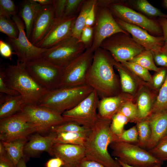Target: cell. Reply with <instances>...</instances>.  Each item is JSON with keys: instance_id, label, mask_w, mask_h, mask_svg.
<instances>
[{"instance_id": "cell-13", "label": "cell", "mask_w": 167, "mask_h": 167, "mask_svg": "<svg viewBox=\"0 0 167 167\" xmlns=\"http://www.w3.org/2000/svg\"><path fill=\"white\" fill-rule=\"evenodd\" d=\"M36 132H38L36 126L28 122L20 111L0 120V141L8 142L28 138Z\"/></svg>"}, {"instance_id": "cell-43", "label": "cell", "mask_w": 167, "mask_h": 167, "mask_svg": "<svg viewBox=\"0 0 167 167\" xmlns=\"http://www.w3.org/2000/svg\"><path fill=\"white\" fill-rule=\"evenodd\" d=\"M84 0H67L63 17H69L75 15L74 13L81 6Z\"/></svg>"}, {"instance_id": "cell-20", "label": "cell", "mask_w": 167, "mask_h": 167, "mask_svg": "<svg viewBox=\"0 0 167 167\" xmlns=\"http://www.w3.org/2000/svg\"><path fill=\"white\" fill-rule=\"evenodd\" d=\"M56 135V133L51 131L45 136L41 135L38 132L32 134L24 146V155L35 157H38L44 152H46L49 154Z\"/></svg>"}, {"instance_id": "cell-41", "label": "cell", "mask_w": 167, "mask_h": 167, "mask_svg": "<svg viewBox=\"0 0 167 167\" xmlns=\"http://www.w3.org/2000/svg\"><path fill=\"white\" fill-rule=\"evenodd\" d=\"M117 141L138 145L139 135L136 126L127 130H124L118 137V140Z\"/></svg>"}, {"instance_id": "cell-25", "label": "cell", "mask_w": 167, "mask_h": 167, "mask_svg": "<svg viewBox=\"0 0 167 167\" xmlns=\"http://www.w3.org/2000/svg\"><path fill=\"white\" fill-rule=\"evenodd\" d=\"M124 2L130 8L149 18L155 19L158 17L167 18V14L152 5L147 0H127Z\"/></svg>"}, {"instance_id": "cell-12", "label": "cell", "mask_w": 167, "mask_h": 167, "mask_svg": "<svg viewBox=\"0 0 167 167\" xmlns=\"http://www.w3.org/2000/svg\"><path fill=\"white\" fill-rule=\"evenodd\" d=\"M93 52L89 47L64 69L58 88L86 85L87 73L92 64Z\"/></svg>"}, {"instance_id": "cell-42", "label": "cell", "mask_w": 167, "mask_h": 167, "mask_svg": "<svg viewBox=\"0 0 167 167\" xmlns=\"http://www.w3.org/2000/svg\"><path fill=\"white\" fill-rule=\"evenodd\" d=\"M156 72L153 77L152 78V83L154 88L159 91L166 79L167 69L161 67L159 71Z\"/></svg>"}, {"instance_id": "cell-16", "label": "cell", "mask_w": 167, "mask_h": 167, "mask_svg": "<svg viewBox=\"0 0 167 167\" xmlns=\"http://www.w3.org/2000/svg\"><path fill=\"white\" fill-rule=\"evenodd\" d=\"M76 17L75 15H73L55 19L48 32L35 46L40 48L49 49L71 36Z\"/></svg>"}, {"instance_id": "cell-23", "label": "cell", "mask_w": 167, "mask_h": 167, "mask_svg": "<svg viewBox=\"0 0 167 167\" xmlns=\"http://www.w3.org/2000/svg\"><path fill=\"white\" fill-rule=\"evenodd\" d=\"M41 6L33 0H25L21 2L18 7V15L24 22L26 35L29 40L37 13Z\"/></svg>"}, {"instance_id": "cell-14", "label": "cell", "mask_w": 167, "mask_h": 167, "mask_svg": "<svg viewBox=\"0 0 167 167\" xmlns=\"http://www.w3.org/2000/svg\"><path fill=\"white\" fill-rule=\"evenodd\" d=\"M99 97L94 90L74 108L65 111L62 115L71 121L91 129L98 118L96 112Z\"/></svg>"}, {"instance_id": "cell-3", "label": "cell", "mask_w": 167, "mask_h": 167, "mask_svg": "<svg viewBox=\"0 0 167 167\" xmlns=\"http://www.w3.org/2000/svg\"><path fill=\"white\" fill-rule=\"evenodd\" d=\"M0 70L7 86L19 92L26 103L37 104L48 92L29 74L25 63L17 60L16 64L2 65Z\"/></svg>"}, {"instance_id": "cell-39", "label": "cell", "mask_w": 167, "mask_h": 167, "mask_svg": "<svg viewBox=\"0 0 167 167\" xmlns=\"http://www.w3.org/2000/svg\"><path fill=\"white\" fill-rule=\"evenodd\" d=\"M128 119L121 113L118 112L112 118L110 129L112 132L118 137L122 133L124 127L128 122Z\"/></svg>"}, {"instance_id": "cell-18", "label": "cell", "mask_w": 167, "mask_h": 167, "mask_svg": "<svg viewBox=\"0 0 167 167\" xmlns=\"http://www.w3.org/2000/svg\"><path fill=\"white\" fill-rule=\"evenodd\" d=\"M49 154L61 159L62 167H77L85 157L84 146L68 144L55 143L51 147Z\"/></svg>"}, {"instance_id": "cell-24", "label": "cell", "mask_w": 167, "mask_h": 167, "mask_svg": "<svg viewBox=\"0 0 167 167\" xmlns=\"http://www.w3.org/2000/svg\"><path fill=\"white\" fill-rule=\"evenodd\" d=\"M25 103L21 95L15 96L6 95L0 97V119L12 115L20 111Z\"/></svg>"}, {"instance_id": "cell-48", "label": "cell", "mask_w": 167, "mask_h": 167, "mask_svg": "<svg viewBox=\"0 0 167 167\" xmlns=\"http://www.w3.org/2000/svg\"><path fill=\"white\" fill-rule=\"evenodd\" d=\"M0 92L6 95L15 96L20 95L17 91L8 87L5 83L2 71L0 70Z\"/></svg>"}, {"instance_id": "cell-6", "label": "cell", "mask_w": 167, "mask_h": 167, "mask_svg": "<svg viewBox=\"0 0 167 167\" xmlns=\"http://www.w3.org/2000/svg\"><path fill=\"white\" fill-rule=\"evenodd\" d=\"M100 47L108 52L116 62L130 61L145 50L128 33L119 32L105 39Z\"/></svg>"}, {"instance_id": "cell-55", "label": "cell", "mask_w": 167, "mask_h": 167, "mask_svg": "<svg viewBox=\"0 0 167 167\" xmlns=\"http://www.w3.org/2000/svg\"><path fill=\"white\" fill-rule=\"evenodd\" d=\"M16 167H27L25 158H21L18 163Z\"/></svg>"}, {"instance_id": "cell-1", "label": "cell", "mask_w": 167, "mask_h": 167, "mask_svg": "<svg viewBox=\"0 0 167 167\" xmlns=\"http://www.w3.org/2000/svg\"><path fill=\"white\" fill-rule=\"evenodd\" d=\"M114 61L110 54L101 47L94 51L86 76V84L96 92L101 99L121 92L120 79L113 70Z\"/></svg>"}, {"instance_id": "cell-27", "label": "cell", "mask_w": 167, "mask_h": 167, "mask_svg": "<svg viewBox=\"0 0 167 167\" xmlns=\"http://www.w3.org/2000/svg\"><path fill=\"white\" fill-rule=\"evenodd\" d=\"M96 0H84L78 16L76 17L72 28L71 36L80 40L82 30L85 26L88 14Z\"/></svg>"}, {"instance_id": "cell-57", "label": "cell", "mask_w": 167, "mask_h": 167, "mask_svg": "<svg viewBox=\"0 0 167 167\" xmlns=\"http://www.w3.org/2000/svg\"><path fill=\"white\" fill-rule=\"evenodd\" d=\"M162 6L165 8L167 9V0H164L162 1Z\"/></svg>"}, {"instance_id": "cell-2", "label": "cell", "mask_w": 167, "mask_h": 167, "mask_svg": "<svg viewBox=\"0 0 167 167\" xmlns=\"http://www.w3.org/2000/svg\"><path fill=\"white\" fill-rule=\"evenodd\" d=\"M111 120L98 117L87 138L84 147L85 157L105 167H122L109 154L108 147L118 140L110 129Z\"/></svg>"}, {"instance_id": "cell-30", "label": "cell", "mask_w": 167, "mask_h": 167, "mask_svg": "<svg viewBox=\"0 0 167 167\" xmlns=\"http://www.w3.org/2000/svg\"><path fill=\"white\" fill-rule=\"evenodd\" d=\"M136 105L139 120L145 118L150 114L153 103L148 92L142 91L140 92L137 98Z\"/></svg>"}, {"instance_id": "cell-37", "label": "cell", "mask_w": 167, "mask_h": 167, "mask_svg": "<svg viewBox=\"0 0 167 167\" xmlns=\"http://www.w3.org/2000/svg\"><path fill=\"white\" fill-rule=\"evenodd\" d=\"M147 150L160 161H167V132L153 148Z\"/></svg>"}, {"instance_id": "cell-58", "label": "cell", "mask_w": 167, "mask_h": 167, "mask_svg": "<svg viewBox=\"0 0 167 167\" xmlns=\"http://www.w3.org/2000/svg\"><path fill=\"white\" fill-rule=\"evenodd\" d=\"M165 167H167V165Z\"/></svg>"}, {"instance_id": "cell-49", "label": "cell", "mask_w": 167, "mask_h": 167, "mask_svg": "<svg viewBox=\"0 0 167 167\" xmlns=\"http://www.w3.org/2000/svg\"><path fill=\"white\" fill-rule=\"evenodd\" d=\"M156 20L162 30L164 39V44L162 50H167V18L159 17Z\"/></svg>"}, {"instance_id": "cell-36", "label": "cell", "mask_w": 167, "mask_h": 167, "mask_svg": "<svg viewBox=\"0 0 167 167\" xmlns=\"http://www.w3.org/2000/svg\"><path fill=\"white\" fill-rule=\"evenodd\" d=\"M167 110V74L165 81L153 103L151 113Z\"/></svg>"}, {"instance_id": "cell-56", "label": "cell", "mask_w": 167, "mask_h": 167, "mask_svg": "<svg viewBox=\"0 0 167 167\" xmlns=\"http://www.w3.org/2000/svg\"><path fill=\"white\" fill-rule=\"evenodd\" d=\"M117 160L118 161V162H119L120 165L122 166V167H135L129 166L125 164V163L122 162L118 159H117ZM161 165H162L161 164L158 165L154 166L152 167H161Z\"/></svg>"}, {"instance_id": "cell-53", "label": "cell", "mask_w": 167, "mask_h": 167, "mask_svg": "<svg viewBox=\"0 0 167 167\" xmlns=\"http://www.w3.org/2000/svg\"><path fill=\"white\" fill-rule=\"evenodd\" d=\"M64 163L60 158L55 157L50 159L45 163V167H61L64 165Z\"/></svg>"}, {"instance_id": "cell-8", "label": "cell", "mask_w": 167, "mask_h": 167, "mask_svg": "<svg viewBox=\"0 0 167 167\" xmlns=\"http://www.w3.org/2000/svg\"><path fill=\"white\" fill-rule=\"evenodd\" d=\"M20 112L28 122L36 126L38 133L49 132L52 127L71 121L51 109L35 104L24 103Z\"/></svg>"}, {"instance_id": "cell-46", "label": "cell", "mask_w": 167, "mask_h": 167, "mask_svg": "<svg viewBox=\"0 0 167 167\" xmlns=\"http://www.w3.org/2000/svg\"><path fill=\"white\" fill-rule=\"evenodd\" d=\"M67 0H54L53 4L55 19L63 16Z\"/></svg>"}, {"instance_id": "cell-9", "label": "cell", "mask_w": 167, "mask_h": 167, "mask_svg": "<svg viewBox=\"0 0 167 167\" xmlns=\"http://www.w3.org/2000/svg\"><path fill=\"white\" fill-rule=\"evenodd\" d=\"M87 48L78 39L71 36L48 49L43 58L64 68L84 53Z\"/></svg>"}, {"instance_id": "cell-33", "label": "cell", "mask_w": 167, "mask_h": 167, "mask_svg": "<svg viewBox=\"0 0 167 167\" xmlns=\"http://www.w3.org/2000/svg\"><path fill=\"white\" fill-rule=\"evenodd\" d=\"M91 129L72 121H69L52 127L50 132L56 133L60 132H73L89 134Z\"/></svg>"}, {"instance_id": "cell-19", "label": "cell", "mask_w": 167, "mask_h": 167, "mask_svg": "<svg viewBox=\"0 0 167 167\" xmlns=\"http://www.w3.org/2000/svg\"><path fill=\"white\" fill-rule=\"evenodd\" d=\"M53 4L41 6L37 13L30 41L35 45L45 36L55 20Z\"/></svg>"}, {"instance_id": "cell-40", "label": "cell", "mask_w": 167, "mask_h": 167, "mask_svg": "<svg viewBox=\"0 0 167 167\" xmlns=\"http://www.w3.org/2000/svg\"><path fill=\"white\" fill-rule=\"evenodd\" d=\"M18 7L13 0H0V16L11 18L18 14Z\"/></svg>"}, {"instance_id": "cell-15", "label": "cell", "mask_w": 167, "mask_h": 167, "mask_svg": "<svg viewBox=\"0 0 167 167\" xmlns=\"http://www.w3.org/2000/svg\"><path fill=\"white\" fill-rule=\"evenodd\" d=\"M96 7L98 9L96 14L93 39L89 46L93 52L100 47L105 39L112 35L119 32L128 33L118 24L108 7Z\"/></svg>"}, {"instance_id": "cell-26", "label": "cell", "mask_w": 167, "mask_h": 167, "mask_svg": "<svg viewBox=\"0 0 167 167\" xmlns=\"http://www.w3.org/2000/svg\"><path fill=\"white\" fill-rule=\"evenodd\" d=\"M28 138L19 139L10 142L1 141L10 159L15 167L22 158H25L24 153V146Z\"/></svg>"}, {"instance_id": "cell-50", "label": "cell", "mask_w": 167, "mask_h": 167, "mask_svg": "<svg viewBox=\"0 0 167 167\" xmlns=\"http://www.w3.org/2000/svg\"><path fill=\"white\" fill-rule=\"evenodd\" d=\"M10 45L2 39L0 40V53L3 57L11 58L13 53Z\"/></svg>"}, {"instance_id": "cell-47", "label": "cell", "mask_w": 167, "mask_h": 167, "mask_svg": "<svg viewBox=\"0 0 167 167\" xmlns=\"http://www.w3.org/2000/svg\"><path fill=\"white\" fill-rule=\"evenodd\" d=\"M155 63L158 66L167 69V50L152 53Z\"/></svg>"}, {"instance_id": "cell-5", "label": "cell", "mask_w": 167, "mask_h": 167, "mask_svg": "<svg viewBox=\"0 0 167 167\" xmlns=\"http://www.w3.org/2000/svg\"><path fill=\"white\" fill-rule=\"evenodd\" d=\"M109 146L112 150L113 156L131 166L152 167L162 165L163 162L152 156L148 150L137 145L117 141Z\"/></svg>"}, {"instance_id": "cell-29", "label": "cell", "mask_w": 167, "mask_h": 167, "mask_svg": "<svg viewBox=\"0 0 167 167\" xmlns=\"http://www.w3.org/2000/svg\"><path fill=\"white\" fill-rule=\"evenodd\" d=\"M56 134L54 144H68L84 147L89 134L73 132H60Z\"/></svg>"}, {"instance_id": "cell-45", "label": "cell", "mask_w": 167, "mask_h": 167, "mask_svg": "<svg viewBox=\"0 0 167 167\" xmlns=\"http://www.w3.org/2000/svg\"><path fill=\"white\" fill-rule=\"evenodd\" d=\"M0 167H15L1 141L0 142Z\"/></svg>"}, {"instance_id": "cell-22", "label": "cell", "mask_w": 167, "mask_h": 167, "mask_svg": "<svg viewBox=\"0 0 167 167\" xmlns=\"http://www.w3.org/2000/svg\"><path fill=\"white\" fill-rule=\"evenodd\" d=\"M131 99L127 94L121 92L113 96L105 97L99 100L98 106V117L111 120L112 117L117 113L122 105Z\"/></svg>"}, {"instance_id": "cell-7", "label": "cell", "mask_w": 167, "mask_h": 167, "mask_svg": "<svg viewBox=\"0 0 167 167\" xmlns=\"http://www.w3.org/2000/svg\"><path fill=\"white\" fill-rule=\"evenodd\" d=\"M25 64L28 73L42 87L48 91L58 88L64 68L43 58L28 62Z\"/></svg>"}, {"instance_id": "cell-34", "label": "cell", "mask_w": 167, "mask_h": 167, "mask_svg": "<svg viewBox=\"0 0 167 167\" xmlns=\"http://www.w3.org/2000/svg\"><path fill=\"white\" fill-rule=\"evenodd\" d=\"M0 32L12 38H17L19 34L18 28L14 21L11 18L3 16H0Z\"/></svg>"}, {"instance_id": "cell-44", "label": "cell", "mask_w": 167, "mask_h": 167, "mask_svg": "<svg viewBox=\"0 0 167 167\" xmlns=\"http://www.w3.org/2000/svg\"><path fill=\"white\" fill-rule=\"evenodd\" d=\"M93 32L94 27L85 26L82 30L80 41L85 45L88 47H89L90 43H92V41Z\"/></svg>"}, {"instance_id": "cell-28", "label": "cell", "mask_w": 167, "mask_h": 167, "mask_svg": "<svg viewBox=\"0 0 167 167\" xmlns=\"http://www.w3.org/2000/svg\"><path fill=\"white\" fill-rule=\"evenodd\" d=\"M114 65L119 75L121 91L126 94L133 93L136 89V84L129 71L121 63L114 60Z\"/></svg>"}, {"instance_id": "cell-52", "label": "cell", "mask_w": 167, "mask_h": 167, "mask_svg": "<svg viewBox=\"0 0 167 167\" xmlns=\"http://www.w3.org/2000/svg\"><path fill=\"white\" fill-rule=\"evenodd\" d=\"M77 167H105L101 164L85 157L80 162Z\"/></svg>"}, {"instance_id": "cell-38", "label": "cell", "mask_w": 167, "mask_h": 167, "mask_svg": "<svg viewBox=\"0 0 167 167\" xmlns=\"http://www.w3.org/2000/svg\"><path fill=\"white\" fill-rule=\"evenodd\" d=\"M118 112L126 117L130 122L136 123L139 120L137 105L133 103L131 99L126 102Z\"/></svg>"}, {"instance_id": "cell-51", "label": "cell", "mask_w": 167, "mask_h": 167, "mask_svg": "<svg viewBox=\"0 0 167 167\" xmlns=\"http://www.w3.org/2000/svg\"><path fill=\"white\" fill-rule=\"evenodd\" d=\"M96 4H94L89 11L87 16L85 26L92 27L96 21Z\"/></svg>"}, {"instance_id": "cell-54", "label": "cell", "mask_w": 167, "mask_h": 167, "mask_svg": "<svg viewBox=\"0 0 167 167\" xmlns=\"http://www.w3.org/2000/svg\"><path fill=\"white\" fill-rule=\"evenodd\" d=\"M41 6H47L53 4L54 0H33Z\"/></svg>"}, {"instance_id": "cell-4", "label": "cell", "mask_w": 167, "mask_h": 167, "mask_svg": "<svg viewBox=\"0 0 167 167\" xmlns=\"http://www.w3.org/2000/svg\"><path fill=\"white\" fill-rule=\"evenodd\" d=\"M93 90L87 84L74 87L58 88L48 91L37 105L62 114L65 111L76 106Z\"/></svg>"}, {"instance_id": "cell-31", "label": "cell", "mask_w": 167, "mask_h": 167, "mask_svg": "<svg viewBox=\"0 0 167 167\" xmlns=\"http://www.w3.org/2000/svg\"><path fill=\"white\" fill-rule=\"evenodd\" d=\"M135 125L139 135L138 145L145 149L151 136V130L148 121L146 118L138 121Z\"/></svg>"}, {"instance_id": "cell-32", "label": "cell", "mask_w": 167, "mask_h": 167, "mask_svg": "<svg viewBox=\"0 0 167 167\" xmlns=\"http://www.w3.org/2000/svg\"><path fill=\"white\" fill-rule=\"evenodd\" d=\"M137 63L148 70L157 72L161 67H158L155 64L152 52L145 50L130 61Z\"/></svg>"}, {"instance_id": "cell-10", "label": "cell", "mask_w": 167, "mask_h": 167, "mask_svg": "<svg viewBox=\"0 0 167 167\" xmlns=\"http://www.w3.org/2000/svg\"><path fill=\"white\" fill-rule=\"evenodd\" d=\"M16 24L19 31L17 38L7 37L6 41L15 51L17 56V60L22 63H26L43 57L48 49L41 48L33 45L27 37L24 23L18 15L11 17Z\"/></svg>"}, {"instance_id": "cell-35", "label": "cell", "mask_w": 167, "mask_h": 167, "mask_svg": "<svg viewBox=\"0 0 167 167\" xmlns=\"http://www.w3.org/2000/svg\"><path fill=\"white\" fill-rule=\"evenodd\" d=\"M121 63L134 74L145 81L152 83V77L148 70L137 63L130 61Z\"/></svg>"}, {"instance_id": "cell-17", "label": "cell", "mask_w": 167, "mask_h": 167, "mask_svg": "<svg viewBox=\"0 0 167 167\" xmlns=\"http://www.w3.org/2000/svg\"><path fill=\"white\" fill-rule=\"evenodd\" d=\"M114 17L120 27L131 34L133 39L145 50L150 51L152 53L162 50L164 44L163 36H152L149 34L146 30L139 26L127 23L118 18Z\"/></svg>"}, {"instance_id": "cell-21", "label": "cell", "mask_w": 167, "mask_h": 167, "mask_svg": "<svg viewBox=\"0 0 167 167\" xmlns=\"http://www.w3.org/2000/svg\"><path fill=\"white\" fill-rule=\"evenodd\" d=\"M151 130V136L146 148H153L167 132V110L151 113L147 117Z\"/></svg>"}, {"instance_id": "cell-11", "label": "cell", "mask_w": 167, "mask_h": 167, "mask_svg": "<svg viewBox=\"0 0 167 167\" xmlns=\"http://www.w3.org/2000/svg\"><path fill=\"white\" fill-rule=\"evenodd\" d=\"M124 1L118 0L108 6L114 17L139 26L152 35L163 36L162 30L156 20L149 18L131 9Z\"/></svg>"}]
</instances>
